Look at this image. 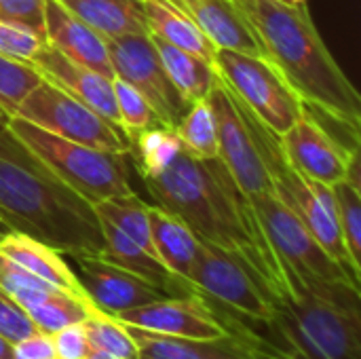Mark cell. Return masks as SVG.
I'll return each instance as SVG.
<instances>
[{"label":"cell","instance_id":"6da1fadb","mask_svg":"<svg viewBox=\"0 0 361 359\" xmlns=\"http://www.w3.org/2000/svg\"><path fill=\"white\" fill-rule=\"evenodd\" d=\"M127 159L154 205L178 216L203 241L239 256L269 288L275 303L288 298V277L273 252L250 197L224 163L192 157L173 129L131 135Z\"/></svg>","mask_w":361,"mask_h":359},{"label":"cell","instance_id":"7a4b0ae2","mask_svg":"<svg viewBox=\"0 0 361 359\" xmlns=\"http://www.w3.org/2000/svg\"><path fill=\"white\" fill-rule=\"evenodd\" d=\"M0 218L11 233L32 237L59 254H104L95 207L59 180L11 129L0 133Z\"/></svg>","mask_w":361,"mask_h":359},{"label":"cell","instance_id":"3957f363","mask_svg":"<svg viewBox=\"0 0 361 359\" xmlns=\"http://www.w3.org/2000/svg\"><path fill=\"white\" fill-rule=\"evenodd\" d=\"M271 61L311 108L360 131L361 97L317 32L307 2L235 0Z\"/></svg>","mask_w":361,"mask_h":359},{"label":"cell","instance_id":"277c9868","mask_svg":"<svg viewBox=\"0 0 361 359\" xmlns=\"http://www.w3.org/2000/svg\"><path fill=\"white\" fill-rule=\"evenodd\" d=\"M245 341L262 359H361L360 288L302 284Z\"/></svg>","mask_w":361,"mask_h":359},{"label":"cell","instance_id":"5b68a950","mask_svg":"<svg viewBox=\"0 0 361 359\" xmlns=\"http://www.w3.org/2000/svg\"><path fill=\"white\" fill-rule=\"evenodd\" d=\"M188 286L205 300L226 332L239 339L254 336L275 313L277 303L260 277L239 256L212 243L201 245Z\"/></svg>","mask_w":361,"mask_h":359},{"label":"cell","instance_id":"8992f818","mask_svg":"<svg viewBox=\"0 0 361 359\" xmlns=\"http://www.w3.org/2000/svg\"><path fill=\"white\" fill-rule=\"evenodd\" d=\"M8 129L72 190L91 205L106 199L133 193L129 182V159L123 152H110L76 144L53 135L19 116H11Z\"/></svg>","mask_w":361,"mask_h":359},{"label":"cell","instance_id":"52a82bcc","mask_svg":"<svg viewBox=\"0 0 361 359\" xmlns=\"http://www.w3.org/2000/svg\"><path fill=\"white\" fill-rule=\"evenodd\" d=\"M260 226L277 254L286 277H288V296L302 284H334V281H347L360 288L349 273L328 256V252L315 241L311 231L305 226V222L275 195H258L250 199Z\"/></svg>","mask_w":361,"mask_h":359},{"label":"cell","instance_id":"ba28073f","mask_svg":"<svg viewBox=\"0 0 361 359\" xmlns=\"http://www.w3.org/2000/svg\"><path fill=\"white\" fill-rule=\"evenodd\" d=\"M53 135L110 152H129V135L99 116L93 108L40 76L38 85L23 97L15 114Z\"/></svg>","mask_w":361,"mask_h":359},{"label":"cell","instance_id":"9c48e42d","mask_svg":"<svg viewBox=\"0 0 361 359\" xmlns=\"http://www.w3.org/2000/svg\"><path fill=\"white\" fill-rule=\"evenodd\" d=\"M214 66L228 89L273 133L283 135L300 118L302 99L271 61L231 49H218Z\"/></svg>","mask_w":361,"mask_h":359},{"label":"cell","instance_id":"30bf717a","mask_svg":"<svg viewBox=\"0 0 361 359\" xmlns=\"http://www.w3.org/2000/svg\"><path fill=\"white\" fill-rule=\"evenodd\" d=\"M218 123V159L224 163L237 186L252 199L275 193L273 180L260 154V146L245 104L220 78L207 95Z\"/></svg>","mask_w":361,"mask_h":359},{"label":"cell","instance_id":"8fae6325","mask_svg":"<svg viewBox=\"0 0 361 359\" xmlns=\"http://www.w3.org/2000/svg\"><path fill=\"white\" fill-rule=\"evenodd\" d=\"M106 49L114 74L133 85L148 99L163 127L173 129L182 121L190 104L171 83L152 44L150 32L106 38Z\"/></svg>","mask_w":361,"mask_h":359},{"label":"cell","instance_id":"7c38bea8","mask_svg":"<svg viewBox=\"0 0 361 359\" xmlns=\"http://www.w3.org/2000/svg\"><path fill=\"white\" fill-rule=\"evenodd\" d=\"M288 161L309 180L334 186L347 178V167L357 150L338 142L319 116L302 102L300 118L281 135Z\"/></svg>","mask_w":361,"mask_h":359},{"label":"cell","instance_id":"4fadbf2b","mask_svg":"<svg viewBox=\"0 0 361 359\" xmlns=\"http://www.w3.org/2000/svg\"><path fill=\"white\" fill-rule=\"evenodd\" d=\"M116 320L129 328L173 339H220L228 334L214 311L197 294L163 296L154 303L125 311L116 315Z\"/></svg>","mask_w":361,"mask_h":359},{"label":"cell","instance_id":"5bb4252c","mask_svg":"<svg viewBox=\"0 0 361 359\" xmlns=\"http://www.w3.org/2000/svg\"><path fill=\"white\" fill-rule=\"evenodd\" d=\"M74 260L78 264L76 277L99 313L116 317L125 311L167 296L157 286L104 260L102 256H80Z\"/></svg>","mask_w":361,"mask_h":359},{"label":"cell","instance_id":"9a60e30c","mask_svg":"<svg viewBox=\"0 0 361 359\" xmlns=\"http://www.w3.org/2000/svg\"><path fill=\"white\" fill-rule=\"evenodd\" d=\"M40 72V76L49 78L51 83L59 85L63 91L93 108L99 116H104L108 123L118 125V112H116V102H114V89L112 80L72 61L66 57L61 51L51 47L49 42L38 51V55L30 63Z\"/></svg>","mask_w":361,"mask_h":359},{"label":"cell","instance_id":"2e32d148","mask_svg":"<svg viewBox=\"0 0 361 359\" xmlns=\"http://www.w3.org/2000/svg\"><path fill=\"white\" fill-rule=\"evenodd\" d=\"M44 38L72 61L114 80V68L106 49V38L70 13L59 0L44 4Z\"/></svg>","mask_w":361,"mask_h":359},{"label":"cell","instance_id":"e0dca14e","mask_svg":"<svg viewBox=\"0 0 361 359\" xmlns=\"http://www.w3.org/2000/svg\"><path fill=\"white\" fill-rule=\"evenodd\" d=\"M216 44L267 59L264 49L235 0H173Z\"/></svg>","mask_w":361,"mask_h":359},{"label":"cell","instance_id":"ac0fdd59","mask_svg":"<svg viewBox=\"0 0 361 359\" xmlns=\"http://www.w3.org/2000/svg\"><path fill=\"white\" fill-rule=\"evenodd\" d=\"M129 332L137 347V359H262L235 334L220 339H173L137 328H129Z\"/></svg>","mask_w":361,"mask_h":359},{"label":"cell","instance_id":"d6986e66","mask_svg":"<svg viewBox=\"0 0 361 359\" xmlns=\"http://www.w3.org/2000/svg\"><path fill=\"white\" fill-rule=\"evenodd\" d=\"M102 235H104V254L102 258L142 277L144 281L157 286L167 296H188L192 294L190 286L173 277L159 258L142 250L135 241H131L123 231H118L112 222L99 218Z\"/></svg>","mask_w":361,"mask_h":359},{"label":"cell","instance_id":"ffe728a7","mask_svg":"<svg viewBox=\"0 0 361 359\" xmlns=\"http://www.w3.org/2000/svg\"><path fill=\"white\" fill-rule=\"evenodd\" d=\"M148 220L159 260L173 277L188 284L201 254V239L186 222L159 205H148Z\"/></svg>","mask_w":361,"mask_h":359},{"label":"cell","instance_id":"44dd1931","mask_svg":"<svg viewBox=\"0 0 361 359\" xmlns=\"http://www.w3.org/2000/svg\"><path fill=\"white\" fill-rule=\"evenodd\" d=\"M15 303L23 309V313L30 317L36 330L44 334H55L66 326L82 324L97 313L89 296L72 294L59 288L25 292L19 298H15Z\"/></svg>","mask_w":361,"mask_h":359},{"label":"cell","instance_id":"7402d4cb","mask_svg":"<svg viewBox=\"0 0 361 359\" xmlns=\"http://www.w3.org/2000/svg\"><path fill=\"white\" fill-rule=\"evenodd\" d=\"M0 252L11 260H15L25 271H30L32 275L44 279L47 284L72 294L87 296L76 273L66 264L61 254L55 252L53 248L32 237H25L21 233H8L0 239Z\"/></svg>","mask_w":361,"mask_h":359},{"label":"cell","instance_id":"603a6c76","mask_svg":"<svg viewBox=\"0 0 361 359\" xmlns=\"http://www.w3.org/2000/svg\"><path fill=\"white\" fill-rule=\"evenodd\" d=\"M142 6L150 34L188 53H195L214 66L216 51H218L216 44L197 28V23L173 0H142Z\"/></svg>","mask_w":361,"mask_h":359},{"label":"cell","instance_id":"cb8c5ba5","mask_svg":"<svg viewBox=\"0 0 361 359\" xmlns=\"http://www.w3.org/2000/svg\"><path fill=\"white\" fill-rule=\"evenodd\" d=\"M104 38L148 32L142 0H59Z\"/></svg>","mask_w":361,"mask_h":359},{"label":"cell","instance_id":"d4e9b609","mask_svg":"<svg viewBox=\"0 0 361 359\" xmlns=\"http://www.w3.org/2000/svg\"><path fill=\"white\" fill-rule=\"evenodd\" d=\"M150 38H152V44H154L171 83L180 91V95L188 104L207 99L209 91L214 89V85L218 80L216 68L212 63H207L205 59H201L199 55L188 53L176 44H169L154 34H150Z\"/></svg>","mask_w":361,"mask_h":359},{"label":"cell","instance_id":"484cf974","mask_svg":"<svg viewBox=\"0 0 361 359\" xmlns=\"http://www.w3.org/2000/svg\"><path fill=\"white\" fill-rule=\"evenodd\" d=\"M97 216L112 222L118 231H123L131 241H135L142 250L148 254L157 256L154 243H152V233H150V220H148V205L135 195H121L106 199L97 205H93Z\"/></svg>","mask_w":361,"mask_h":359},{"label":"cell","instance_id":"4316f807","mask_svg":"<svg viewBox=\"0 0 361 359\" xmlns=\"http://www.w3.org/2000/svg\"><path fill=\"white\" fill-rule=\"evenodd\" d=\"M180 144L197 159L218 157V123L209 99L190 104L182 121L173 127Z\"/></svg>","mask_w":361,"mask_h":359},{"label":"cell","instance_id":"83f0119b","mask_svg":"<svg viewBox=\"0 0 361 359\" xmlns=\"http://www.w3.org/2000/svg\"><path fill=\"white\" fill-rule=\"evenodd\" d=\"M91 351L108 353L121 359H137V347L129 328L112 315L95 313L85 322Z\"/></svg>","mask_w":361,"mask_h":359},{"label":"cell","instance_id":"f1b7e54d","mask_svg":"<svg viewBox=\"0 0 361 359\" xmlns=\"http://www.w3.org/2000/svg\"><path fill=\"white\" fill-rule=\"evenodd\" d=\"M112 89H114V102H116V112H118V125L129 138L144 133L148 129H154V127H163L157 112L148 104V99L133 85L114 76Z\"/></svg>","mask_w":361,"mask_h":359},{"label":"cell","instance_id":"f546056e","mask_svg":"<svg viewBox=\"0 0 361 359\" xmlns=\"http://www.w3.org/2000/svg\"><path fill=\"white\" fill-rule=\"evenodd\" d=\"M343 243L351 262L361 271V195L347 180L332 186Z\"/></svg>","mask_w":361,"mask_h":359},{"label":"cell","instance_id":"4dcf8cb0","mask_svg":"<svg viewBox=\"0 0 361 359\" xmlns=\"http://www.w3.org/2000/svg\"><path fill=\"white\" fill-rule=\"evenodd\" d=\"M38 80L40 72L36 68L0 55V108L13 116L17 106L38 85Z\"/></svg>","mask_w":361,"mask_h":359},{"label":"cell","instance_id":"1f68e13d","mask_svg":"<svg viewBox=\"0 0 361 359\" xmlns=\"http://www.w3.org/2000/svg\"><path fill=\"white\" fill-rule=\"evenodd\" d=\"M47 44L44 36H38L25 28L0 21V55L21 61V63H32V59L38 55V51Z\"/></svg>","mask_w":361,"mask_h":359},{"label":"cell","instance_id":"d6a6232c","mask_svg":"<svg viewBox=\"0 0 361 359\" xmlns=\"http://www.w3.org/2000/svg\"><path fill=\"white\" fill-rule=\"evenodd\" d=\"M44 4L47 0H0V21L44 36Z\"/></svg>","mask_w":361,"mask_h":359},{"label":"cell","instance_id":"836d02e7","mask_svg":"<svg viewBox=\"0 0 361 359\" xmlns=\"http://www.w3.org/2000/svg\"><path fill=\"white\" fill-rule=\"evenodd\" d=\"M34 332L36 326L30 322L23 309L4 292H0V336H4L11 343H17Z\"/></svg>","mask_w":361,"mask_h":359},{"label":"cell","instance_id":"e575fe53","mask_svg":"<svg viewBox=\"0 0 361 359\" xmlns=\"http://www.w3.org/2000/svg\"><path fill=\"white\" fill-rule=\"evenodd\" d=\"M53 336L55 345V358L57 359H85L89 355V339L85 332V322L82 324H72L61 330H57Z\"/></svg>","mask_w":361,"mask_h":359},{"label":"cell","instance_id":"d590c367","mask_svg":"<svg viewBox=\"0 0 361 359\" xmlns=\"http://www.w3.org/2000/svg\"><path fill=\"white\" fill-rule=\"evenodd\" d=\"M13 359H57L53 336L36 330L34 334L13 343Z\"/></svg>","mask_w":361,"mask_h":359},{"label":"cell","instance_id":"8d00e7d4","mask_svg":"<svg viewBox=\"0 0 361 359\" xmlns=\"http://www.w3.org/2000/svg\"><path fill=\"white\" fill-rule=\"evenodd\" d=\"M0 359H13V343L0 336Z\"/></svg>","mask_w":361,"mask_h":359},{"label":"cell","instance_id":"74e56055","mask_svg":"<svg viewBox=\"0 0 361 359\" xmlns=\"http://www.w3.org/2000/svg\"><path fill=\"white\" fill-rule=\"evenodd\" d=\"M8 123H11V114L4 108H0V133L8 129Z\"/></svg>","mask_w":361,"mask_h":359},{"label":"cell","instance_id":"f35d334b","mask_svg":"<svg viewBox=\"0 0 361 359\" xmlns=\"http://www.w3.org/2000/svg\"><path fill=\"white\" fill-rule=\"evenodd\" d=\"M85 359H121L114 358V355H108V353H99V351H89V355Z\"/></svg>","mask_w":361,"mask_h":359},{"label":"cell","instance_id":"ab89813d","mask_svg":"<svg viewBox=\"0 0 361 359\" xmlns=\"http://www.w3.org/2000/svg\"><path fill=\"white\" fill-rule=\"evenodd\" d=\"M8 233H11V229H8V226L2 222V218H0V239H2L4 235H8Z\"/></svg>","mask_w":361,"mask_h":359},{"label":"cell","instance_id":"60d3db41","mask_svg":"<svg viewBox=\"0 0 361 359\" xmlns=\"http://www.w3.org/2000/svg\"><path fill=\"white\" fill-rule=\"evenodd\" d=\"M290 2H305V0H290Z\"/></svg>","mask_w":361,"mask_h":359},{"label":"cell","instance_id":"b9f144b4","mask_svg":"<svg viewBox=\"0 0 361 359\" xmlns=\"http://www.w3.org/2000/svg\"><path fill=\"white\" fill-rule=\"evenodd\" d=\"M283 2H290V0H283Z\"/></svg>","mask_w":361,"mask_h":359}]
</instances>
